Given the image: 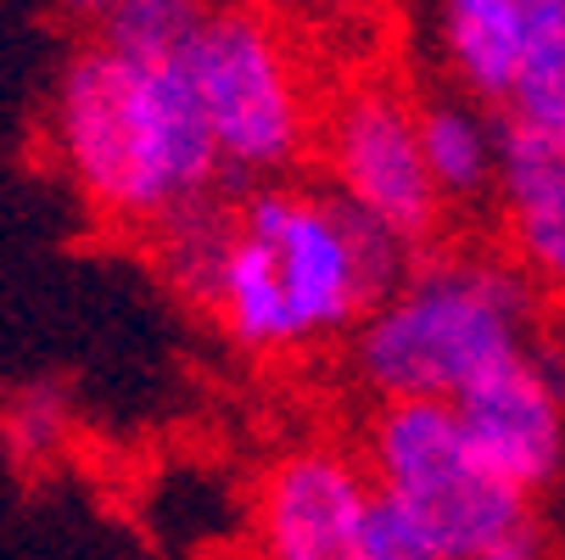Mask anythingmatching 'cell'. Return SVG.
<instances>
[{
    "instance_id": "cell-15",
    "label": "cell",
    "mask_w": 565,
    "mask_h": 560,
    "mask_svg": "<svg viewBox=\"0 0 565 560\" xmlns=\"http://www.w3.org/2000/svg\"><path fill=\"white\" fill-rule=\"evenodd\" d=\"M18 421H23L18 443H29L34 454L51 448V443L62 437V398H56V392H29L23 404H18Z\"/></svg>"
},
{
    "instance_id": "cell-11",
    "label": "cell",
    "mask_w": 565,
    "mask_h": 560,
    "mask_svg": "<svg viewBox=\"0 0 565 560\" xmlns=\"http://www.w3.org/2000/svg\"><path fill=\"white\" fill-rule=\"evenodd\" d=\"M420 151L431 186L448 213L493 208L499 163H504V118L499 107H481L459 91L420 96Z\"/></svg>"
},
{
    "instance_id": "cell-13",
    "label": "cell",
    "mask_w": 565,
    "mask_h": 560,
    "mask_svg": "<svg viewBox=\"0 0 565 560\" xmlns=\"http://www.w3.org/2000/svg\"><path fill=\"white\" fill-rule=\"evenodd\" d=\"M213 0H118L96 23L102 40L129 45V51H185L191 34L202 29Z\"/></svg>"
},
{
    "instance_id": "cell-19",
    "label": "cell",
    "mask_w": 565,
    "mask_h": 560,
    "mask_svg": "<svg viewBox=\"0 0 565 560\" xmlns=\"http://www.w3.org/2000/svg\"><path fill=\"white\" fill-rule=\"evenodd\" d=\"M213 7H224V0H213Z\"/></svg>"
},
{
    "instance_id": "cell-9",
    "label": "cell",
    "mask_w": 565,
    "mask_h": 560,
    "mask_svg": "<svg viewBox=\"0 0 565 560\" xmlns=\"http://www.w3.org/2000/svg\"><path fill=\"white\" fill-rule=\"evenodd\" d=\"M493 213L499 253L526 275L537 297L565 303V135L504 118Z\"/></svg>"
},
{
    "instance_id": "cell-17",
    "label": "cell",
    "mask_w": 565,
    "mask_h": 560,
    "mask_svg": "<svg viewBox=\"0 0 565 560\" xmlns=\"http://www.w3.org/2000/svg\"><path fill=\"white\" fill-rule=\"evenodd\" d=\"M56 7H62L73 23H90V29H96V23H102L113 7H118V0H56Z\"/></svg>"
},
{
    "instance_id": "cell-2",
    "label": "cell",
    "mask_w": 565,
    "mask_h": 560,
    "mask_svg": "<svg viewBox=\"0 0 565 560\" xmlns=\"http://www.w3.org/2000/svg\"><path fill=\"white\" fill-rule=\"evenodd\" d=\"M45 151L85 213L124 235H151L224 191L185 51H129L102 34L73 45L45 102Z\"/></svg>"
},
{
    "instance_id": "cell-7",
    "label": "cell",
    "mask_w": 565,
    "mask_h": 560,
    "mask_svg": "<svg viewBox=\"0 0 565 560\" xmlns=\"http://www.w3.org/2000/svg\"><path fill=\"white\" fill-rule=\"evenodd\" d=\"M253 560H375V483L353 448L297 443L253 488Z\"/></svg>"
},
{
    "instance_id": "cell-8",
    "label": "cell",
    "mask_w": 565,
    "mask_h": 560,
    "mask_svg": "<svg viewBox=\"0 0 565 560\" xmlns=\"http://www.w3.org/2000/svg\"><path fill=\"white\" fill-rule=\"evenodd\" d=\"M454 415L481 465L532 505L565 476V348L537 331L521 353L476 376L454 398Z\"/></svg>"
},
{
    "instance_id": "cell-18",
    "label": "cell",
    "mask_w": 565,
    "mask_h": 560,
    "mask_svg": "<svg viewBox=\"0 0 565 560\" xmlns=\"http://www.w3.org/2000/svg\"><path fill=\"white\" fill-rule=\"evenodd\" d=\"M554 549H559V560H565V538H559V543H554Z\"/></svg>"
},
{
    "instance_id": "cell-14",
    "label": "cell",
    "mask_w": 565,
    "mask_h": 560,
    "mask_svg": "<svg viewBox=\"0 0 565 560\" xmlns=\"http://www.w3.org/2000/svg\"><path fill=\"white\" fill-rule=\"evenodd\" d=\"M470 560H559V549L532 516H521L510 532H499L488 549H476Z\"/></svg>"
},
{
    "instance_id": "cell-3",
    "label": "cell",
    "mask_w": 565,
    "mask_h": 560,
    "mask_svg": "<svg viewBox=\"0 0 565 560\" xmlns=\"http://www.w3.org/2000/svg\"><path fill=\"white\" fill-rule=\"evenodd\" d=\"M537 337V292L499 247H426L348 337V376L370 404L454 398Z\"/></svg>"
},
{
    "instance_id": "cell-5",
    "label": "cell",
    "mask_w": 565,
    "mask_h": 560,
    "mask_svg": "<svg viewBox=\"0 0 565 560\" xmlns=\"http://www.w3.org/2000/svg\"><path fill=\"white\" fill-rule=\"evenodd\" d=\"M359 459L375 494L415 527L437 560H470L521 516H532L526 499L481 465L454 404H431V398L375 404Z\"/></svg>"
},
{
    "instance_id": "cell-12",
    "label": "cell",
    "mask_w": 565,
    "mask_h": 560,
    "mask_svg": "<svg viewBox=\"0 0 565 560\" xmlns=\"http://www.w3.org/2000/svg\"><path fill=\"white\" fill-rule=\"evenodd\" d=\"M526 7V45L504 118L565 135V0H521Z\"/></svg>"
},
{
    "instance_id": "cell-10",
    "label": "cell",
    "mask_w": 565,
    "mask_h": 560,
    "mask_svg": "<svg viewBox=\"0 0 565 560\" xmlns=\"http://www.w3.org/2000/svg\"><path fill=\"white\" fill-rule=\"evenodd\" d=\"M526 45V7L521 0H426V51L443 85L481 102L510 107L515 73Z\"/></svg>"
},
{
    "instance_id": "cell-4",
    "label": "cell",
    "mask_w": 565,
    "mask_h": 560,
    "mask_svg": "<svg viewBox=\"0 0 565 560\" xmlns=\"http://www.w3.org/2000/svg\"><path fill=\"white\" fill-rule=\"evenodd\" d=\"M185 67L224 180H291L302 163H313L326 91H319L308 45L280 12H269V0L207 7L202 29L185 45Z\"/></svg>"
},
{
    "instance_id": "cell-16",
    "label": "cell",
    "mask_w": 565,
    "mask_h": 560,
    "mask_svg": "<svg viewBox=\"0 0 565 560\" xmlns=\"http://www.w3.org/2000/svg\"><path fill=\"white\" fill-rule=\"evenodd\" d=\"M313 12H331V18H364V12H381L392 0H308Z\"/></svg>"
},
{
    "instance_id": "cell-6",
    "label": "cell",
    "mask_w": 565,
    "mask_h": 560,
    "mask_svg": "<svg viewBox=\"0 0 565 560\" xmlns=\"http://www.w3.org/2000/svg\"><path fill=\"white\" fill-rule=\"evenodd\" d=\"M319 186L397 253H426L443 235V197L420 151V96L392 73H353L326 96L313 140Z\"/></svg>"
},
{
    "instance_id": "cell-1",
    "label": "cell",
    "mask_w": 565,
    "mask_h": 560,
    "mask_svg": "<svg viewBox=\"0 0 565 560\" xmlns=\"http://www.w3.org/2000/svg\"><path fill=\"white\" fill-rule=\"evenodd\" d=\"M151 258L207 326L258 364L348 348L409 253L353 219L326 186L258 180L157 224Z\"/></svg>"
}]
</instances>
